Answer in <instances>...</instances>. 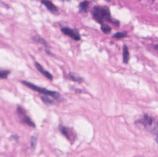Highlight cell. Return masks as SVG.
<instances>
[{
    "mask_svg": "<svg viewBox=\"0 0 158 157\" xmlns=\"http://www.w3.org/2000/svg\"><path fill=\"white\" fill-rule=\"evenodd\" d=\"M41 100L44 103L46 104H52L53 103L54 101L52 100L49 98V97L47 96H43L41 97Z\"/></svg>",
    "mask_w": 158,
    "mask_h": 157,
    "instance_id": "e0dca14e",
    "label": "cell"
},
{
    "mask_svg": "<svg viewBox=\"0 0 158 157\" xmlns=\"http://www.w3.org/2000/svg\"><path fill=\"white\" fill-rule=\"evenodd\" d=\"M10 72L7 70H0V78L4 79L8 78Z\"/></svg>",
    "mask_w": 158,
    "mask_h": 157,
    "instance_id": "9a60e30c",
    "label": "cell"
},
{
    "mask_svg": "<svg viewBox=\"0 0 158 157\" xmlns=\"http://www.w3.org/2000/svg\"><path fill=\"white\" fill-rule=\"evenodd\" d=\"M106 1H111L112 0H106Z\"/></svg>",
    "mask_w": 158,
    "mask_h": 157,
    "instance_id": "ac0fdd59",
    "label": "cell"
},
{
    "mask_svg": "<svg viewBox=\"0 0 158 157\" xmlns=\"http://www.w3.org/2000/svg\"><path fill=\"white\" fill-rule=\"evenodd\" d=\"M139 1H141V0H139Z\"/></svg>",
    "mask_w": 158,
    "mask_h": 157,
    "instance_id": "d6986e66",
    "label": "cell"
},
{
    "mask_svg": "<svg viewBox=\"0 0 158 157\" xmlns=\"http://www.w3.org/2000/svg\"><path fill=\"white\" fill-rule=\"evenodd\" d=\"M41 3L47 9L53 13H57L58 10L57 7L49 0H41Z\"/></svg>",
    "mask_w": 158,
    "mask_h": 157,
    "instance_id": "8992f818",
    "label": "cell"
},
{
    "mask_svg": "<svg viewBox=\"0 0 158 157\" xmlns=\"http://www.w3.org/2000/svg\"><path fill=\"white\" fill-rule=\"evenodd\" d=\"M90 5V2L85 0L81 2L79 5V10L80 13H87Z\"/></svg>",
    "mask_w": 158,
    "mask_h": 157,
    "instance_id": "30bf717a",
    "label": "cell"
},
{
    "mask_svg": "<svg viewBox=\"0 0 158 157\" xmlns=\"http://www.w3.org/2000/svg\"><path fill=\"white\" fill-rule=\"evenodd\" d=\"M35 66L36 68H37V70H38L44 76L46 77L48 79L51 80L53 79V76L52 75V74L50 73L49 72L46 71V70L43 68V67L41 66L40 64H39L38 62H35Z\"/></svg>",
    "mask_w": 158,
    "mask_h": 157,
    "instance_id": "52a82bcc",
    "label": "cell"
},
{
    "mask_svg": "<svg viewBox=\"0 0 158 157\" xmlns=\"http://www.w3.org/2000/svg\"><path fill=\"white\" fill-rule=\"evenodd\" d=\"M59 129L61 132L69 140H72L71 138H72L73 137L72 136H71V135H72V136L73 135V134H71V131L70 129L64 126L60 127Z\"/></svg>",
    "mask_w": 158,
    "mask_h": 157,
    "instance_id": "9c48e42d",
    "label": "cell"
},
{
    "mask_svg": "<svg viewBox=\"0 0 158 157\" xmlns=\"http://www.w3.org/2000/svg\"><path fill=\"white\" fill-rule=\"evenodd\" d=\"M37 140H38V138L37 136H32V138H31V147L33 150H34L35 148L37 143Z\"/></svg>",
    "mask_w": 158,
    "mask_h": 157,
    "instance_id": "2e32d148",
    "label": "cell"
},
{
    "mask_svg": "<svg viewBox=\"0 0 158 157\" xmlns=\"http://www.w3.org/2000/svg\"><path fill=\"white\" fill-rule=\"evenodd\" d=\"M100 28H101V31L105 34H109L112 31V28H111V27L109 26L108 25H106V24H104V23L101 24Z\"/></svg>",
    "mask_w": 158,
    "mask_h": 157,
    "instance_id": "4fadbf2b",
    "label": "cell"
},
{
    "mask_svg": "<svg viewBox=\"0 0 158 157\" xmlns=\"http://www.w3.org/2000/svg\"><path fill=\"white\" fill-rule=\"evenodd\" d=\"M138 122L143 125L145 129L154 136V139L158 144V120L152 116L145 114Z\"/></svg>",
    "mask_w": 158,
    "mask_h": 157,
    "instance_id": "7a4b0ae2",
    "label": "cell"
},
{
    "mask_svg": "<svg viewBox=\"0 0 158 157\" xmlns=\"http://www.w3.org/2000/svg\"><path fill=\"white\" fill-rule=\"evenodd\" d=\"M21 83L23 85H26V86L31 88L34 91H36L40 93L43 94H46V95H50V96L54 97L55 99H59L60 97V95L57 92L49 91V90H48L46 88L40 87L36 86V85L32 84V83L26 81H22Z\"/></svg>",
    "mask_w": 158,
    "mask_h": 157,
    "instance_id": "3957f363",
    "label": "cell"
},
{
    "mask_svg": "<svg viewBox=\"0 0 158 157\" xmlns=\"http://www.w3.org/2000/svg\"><path fill=\"white\" fill-rule=\"evenodd\" d=\"M17 111H18V112L20 114V116L21 117V120H22V122L23 123L28 125L31 127H33V128L35 127V125L34 123L32 122L30 118L27 116L26 112H25V111L23 108H21L20 106H18V108H17Z\"/></svg>",
    "mask_w": 158,
    "mask_h": 157,
    "instance_id": "5b68a950",
    "label": "cell"
},
{
    "mask_svg": "<svg viewBox=\"0 0 158 157\" xmlns=\"http://www.w3.org/2000/svg\"><path fill=\"white\" fill-rule=\"evenodd\" d=\"M91 14L93 19L97 23L101 25L104 23V21L105 20L117 26H120V21L118 20L112 19L111 17V11L108 6L96 5L92 8Z\"/></svg>",
    "mask_w": 158,
    "mask_h": 157,
    "instance_id": "6da1fadb",
    "label": "cell"
},
{
    "mask_svg": "<svg viewBox=\"0 0 158 157\" xmlns=\"http://www.w3.org/2000/svg\"><path fill=\"white\" fill-rule=\"evenodd\" d=\"M127 36V34L126 33L122 32L116 33L112 35L113 37L117 39L124 38H125Z\"/></svg>",
    "mask_w": 158,
    "mask_h": 157,
    "instance_id": "5bb4252c",
    "label": "cell"
},
{
    "mask_svg": "<svg viewBox=\"0 0 158 157\" xmlns=\"http://www.w3.org/2000/svg\"><path fill=\"white\" fill-rule=\"evenodd\" d=\"M70 78L72 80L78 82L79 83H82V82L83 81V78H82L78 76L76 74L74 73H70Z\"/></svg>",
    "mask_w": 158,
    "mask_h": 157,
    "instance_id": "7c38bea8",
    "label": "cell"
},
{
    "mask_svg": "<svg viewBox=\"0 0 158 157\" xmlns=\"http://www.w3.org/2000/svg\"><path fill=\"white\" fill-rule=\"evenodd\" d=\"M123 62L125 64H128L130 60V53L127 46L125 44L123 47Z\"/></svg>",
    "mask_w": 158,
    "mask_h": 157,
    "instance_id": "ba28073f",
    "label": "cell"
},
{
    "mask_svg": "<svg viewBox=\"0 0 158 157\" xmlns=\"http://www.w3.org/2000/svg\"><path fill=\"white\" fill-rule=\"evenodd\" d=\"M33 40L35 41L38 42V43L43 45L47 49H49V44L46 41L45 39L42 38V37L40 36H35L33 37Z\"/></svg>",
    "mask_w": 158,
    "mask_h": 157,
    "instance_id": "8fae6325",
    "label": "cell"
},
{
    "mask_svg": "<svg viewBox=\"0 0 158 157\" xmlns=\"http://www.w3.org/2000/svg\"><path fill=\"white\" fill-rule=\"evenodd\" d=\"M61 31L64 35L69 36L74 40L78 41L81 39L80 35L77 29L67 27H64L62 28Z\"/></svg>",
    "mask_w": 158,
    "mask_h": 157,
    "instance_id": "277c9868",
    "label": "cell"
}]
</instances>
